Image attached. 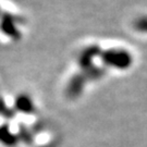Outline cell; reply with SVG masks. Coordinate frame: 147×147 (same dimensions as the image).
Returning <instances> with one entry per match:
<instances>
[{
    "label": "cell",
    "mask_w": 147,
    "mask_h": 147,
    "mask_svg": "<svg viewBox=\"0 0 147 147\" xmlns=\"http://www.w3.org/2000/svg\"><path fill=\"white\" fill-rule=\"evenodd\" d=\"M133 28L140 33H147V16L137 18L133 22Z\"/></svg>",
    "instance_id": "cell-6"
},
{
    "label": "cell",
    "mask_w": 147,
    "mask_h": 147,
    "mask_svg": "<svg viewBox=\"0 0 147 147\" xmlns=\"http://www.w3.org/2000/svg\"><path fill=\"white\" fill-rule=\"evenodd\" d=\"M101 50L97 45H92L87 47L86 49H84V51L80 55L79 58V64L80 67L83 69L84 71L88 70L89 68L93 67V61L94 59L99 56Z\"/></svg>",
    "instance_id": "cell-3"
},
{
    "label": "cell",
    "mask_w": 147,
    "mask_h": 147,
    "mask_svg": "<svg viewBox=\"0 0 147 147\" xmlns=\"http://www.w3.org/2000/svg\"><path fill=\"white\" fill-rule=\"evenodd\" d=\"M85 82H86V79H85L84 75H82V74L73 76V79L70 81V83L68 85V89H67V93H68L69 96L71 98L78 97L82 93V90H83Z\"/></svg>",
    "instance_id": "cell-4"
},
{
    "label": "cell",
    "mask_w": 147,
    "mask_h": 147,
    "mask_svg": "<svg viewBox=\"0 0 147 147\" xmlns=\"http://www.w3.org/2000/svg\"><path fill=\"white\" fill-rule=\"evenodd\" d=\"M0 16H1V10H0Z\"/></svg>",
    "instance_id": "cell-8"
},
{
    "label": "cell",
    "mask_w": 147,
    "mask_h": 147,
    "mask_svg": "<svg viewBox=\"0 0 147 147\" xmlns=\"http://www.w3.org/2000/svg\"><path fill=\"white\" fill-rule=\"evenodd\" d=\"M100 57L105 64L118 70H126L133 63L131 53L121 48H112L109 50L101 51Z\"/></svg>",
    "instance_id": "cell-1"
},
{
    "label": "cell",
    "mask_w": 147,
    "mask_h": 147,
    "mask_svg": "<svg viewBox=\"0 0 147 147\" xmlns=\"http://www.w3.org/2000/svg\"><path fill=\"white\" fill-rule=\"evenodd\" d=\"M0 18H1V23H0L1 31L14 40L20 39L21 38V32L18 30L16 24L23 22L22 18L10 14V13H3V14H1Z\"/></svg>",
    "instance_id": "cell-2"
},
{
    "label": "cell",
    "mask_w": 147,
    "mask_h": 147,
    "mask_svg": "<svg viewBox=\"0 0 147 147\" xmlns=\"http://www.w3.org/2000/svg\"><path fill=\"white\" fill-rule=\"evenodd\" d=\"M16 105L21 110L24 111H31L33 109V104L27 96H20L16 100Z\"/></svg>",
    "instance_id": "cell-7"
},
{
    "label": "cell",
    "mask_w": 147,
    "mask_h": 147,
    "mask_svg": "<svg viewBox=\"0 0 147 147\" xmlns=\"http://www.w3.org/2000/svg\"><path fill=\"white\" fill-rule=\"evenodd\" d=\"M105 74V69L98 68L93 65L92 68H89L88 70L84 71V75L86 80H99L102 75Z\"/></svg>",
    "instance_id": "cell-5"
}]
</instances>
